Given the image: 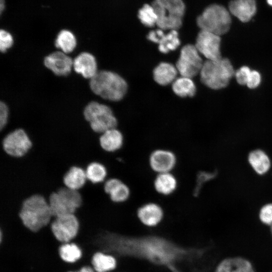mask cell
Returning <instances> with one entry per match:
<instances>
[{"mask_svg": "<svg viewBox=\"0 0 272 272\" xmlns=\"http://www.w3.org/2000/svg\"><path fill=\"white\" fill-rule=\"evenodd\" d=\"M96 252L113 255H129L163 265L173 272H179L174 264L189 255V250L178 247L162 238L154 236L128 237L104 230L93 238Z\"/></svg>", "mask_w": 272, "mask_h": 272, "instance_id": "1", "label": "cell"}, {"mask_svg": "<svg viewBox=\"0 0 272 272\" xmlns=\"http://www.w3.org/2000/svg\"><path fill=\"white\" fill-rule=\"evenodd\" d=\"M19 215L23 225L33 232L48 225L53 218L47 200L40 194L26 198Z\"/></svg>", "mask_w": 272, "mask_h": 272, "instance_id": "2", "label": "cell"}, {"mask_svg": "<svg viewBox=\"0 0 272 272\" xmlns=\"http://www.w3.org/2000/svg\"><path fill=\"white\" fill-rule=\"evenodd\" d=\"M90 87L95 94L113 101L121 100L127 88L126 83L120 76L107 71H98L90 79Z\"/></svg>", "mask_w": 272, "mask_h": 272, "instance_id": "3", "label": "cell"}, {"mask_svg": "<svg viewBox=\"0 0 272 272\" xmlns=\"http://www.w3.org/2000/svg\"><path fill=\"white\" fill-rule=\"evenodd\" d=\"M230 60L226 58L207 60L199 73L202 83L209 88L218 90L225 88L234 75Z\"/></svg>", "mask_w": 272, "mask_h": 272, "instance_id": "4", "label": "cell"}, {"mask_svg": "<svg viewBox=\"0 0 272 272\" xmlns=\"http://www.w3.org/2000/svg\"><path fill=\"white\" fill-rule=\"evenodd\" d=\"M158 16L157 26L163 30H177L185 13L183 0H153L151 3Z\"/></svg>", "mask_w": 272, "mask_h": 272, "instance_id": "5", "label": "cell"}, {"mask_svg": "<svg viewBox=\"0 0 272 272\" xmlns=\"http://www.w3.org/2000/svg\"><path fill=\"white\" fill-rule=\"evenodd\" d=\"M196 23L201 30L221 36L229 31L231 19L229 12L224 7L213 4L198 16Z\"/></svg>", "mask_w": 272, "mask_h": 272, "instance_id": "6", "label": "cell"}, {"mask_svg": "<svg viewBox=\"0 0 272 272\" xmlns=\"http://www.w3.org/2000/svg\"><path fill=\"white\" fill-rule=\"evenodd\" d=\"M84 116L91 129L99 134L116 127L117 125V119L110 107L97 102H91L86 106Z\"/></svg>", "mask_w": 272, "mask_h": 272, "instance_id": "7", "label": "cell"}, {"mask_svg": "<svg viewBox=\"0 0 272 272\" xmlns=\"http://www.w3.org/2000/svg\"><path fill=\"white\" fill-rule=\"evenodd\" d=\"M53 218L75 214L82 203V195L79 190L63 186L52 193L47 200Z\"/></svg>", "mask_w": 272, "mask_h": 272, "instance_id": "8", "label": "cell"}, {"mask_svg": "<svg viewBox=\"0 0 272 272\" xmlns=\"http://www.w3.org/2000/svg\"><path fill=\"white\" fill-rule=\"evenodd\" d=\"M4 152L9 156L20 158L26 155L32 143L26 131L22 128L9 132L0 142Z\"/></svg>", "mask_w": 272, "mask_h": 272, "instance_id": "9", "label": "cell"}, {"mask_svg": "<svg viewBox=\"0 0 272 272\" xmlns=\"http://www.w3.org/2000/svg\"><path fill=\"white\" fill-rule=\"evenodd\" d=\"M55 238L61 243L72 242L78 235L80 223L75 214L53 217L49 224Z\"/></svg>", "mask_w": 272, "mask_h": 272, "instance_id": "10", "label": "cell"}, {"mask_svg": "<svg viewBox=\"0 0 272 272\" xmlns=\"http://www.w3.org/2000/svg\"><path fill=\"white\" fill-rule=\"evenodd\" d=\"M203 63L195 45L187 44L181 49L176 67L181 76L192 78L200 73Z\"/></svg>", "mask_w": 272, "mask_h": 272, "instance_id": "11", "label": "cell"}, {"mask_svg": "<svg viewBox=\"0 0 272 272\" xmlns=\"http://www.w3.org/2000/svg\"><path fill=\"white\" fill-rule=\"evenodd\" d=\"M220 43V36L200 30L194 45L199 53L207 60H216L222 58Z\"/></svg>", "mask_w": 272, "mask_h": 272, "instance_id": "12", "label": "cell"}, {"mask_svg": "<svg viewBox=\"0 0 272 272\" xmlns=\"http://www.w3.org/2000/svg\"><path fill=\"white\" fill-rule=\"evenodd\" d=\"M149 165L156 174L171 172L175 168L177 159L171 150L159 148L154 150L149 157Z\"/></svg>", "mask_w": 272, "mask_h": 272, "instance_id": "13", "label": "cell"}, {"mask_svg": "<svg viewBox=\"0 0 272 272\" xmlns=\"http://www.w3.org/2000/svg\"><path fill=\"white\" fill-rule=\"evenodd\" d=\"M103 186L104 192L114 204L124 203L130 197L131 191L129 187L117 177L108 178L103 183Z\"/></svg>", "mask_w": 272, "mask_h": 272, "instance_id": "14", "label": "cell"}, {"mask_svg": "<svg viewBox=\"0 0 272 272\" xmlns=\"http://www.w3.org/2000/svg\"><path fill=\"white\" fill-rule=\"evenodd\" d=\"M44 63L47 69L59 76L68 75L73 67L72 58L61 51L54 52L46 56Z\"/></svg>", "mask_w": 272, "mask_h": 272, "instance_id": "15", "label": "cell"}, {"mask_svg": "<svg viewBox=\"0 0 272 272\" xmlns=\"http://www.w3.org/2000/svg\"><path fill=\"white\" fill-rule=\"evenodd\" d=\"M164 31L160 28L151 31L147 38L150 41L158 43L159 50L166 53L175 50L179 46L180 41L177 30H170L167 33H165Z\"/></svg>", "mask_w": 272, "mask_h": 272, "instance_id": "16", "label": "cell"}, {"mask_svg": "<svg viewBox=\"0 0 272 272\" xmlns=\"http://www.w3.org/2000/svg\"><path fill=\"white\" fill-rule=\"evenodd\" d=\"M138 219L144 225L153 227L161 222L164 217V211L159 203L148 202L142 205L137 210Z\"/></svg>", "mask_w": 272, "mask_h": 272, "instance_id": "17", "label": "cell"}, {"mask_svg": "<svg viewBox=\"0 0 272 272\" xmlns=\"http://www.w3.org/2000/svg\"><path fill=\"white\" fill-rule=\"evenodd\" d=\"M75 71L86 79H91L98 72L95 57L91 53L83 52L73 60Z\"/></svg>", "mask_w": 272, "mask_h": 272, "instance_id": "18", "label": "cell"}, {"mask_svg": "<svg viewBox=\"0 0 272 272\" xmlns=\"http://www.w3.org/2000/svg\"><path fill=\"white\" fill-rule=\"evenodd\" d=\"M99 142L101 149L108 153H116L124 145V137L116 127L106 130L99 135Z\"/></svg>", "mask_w": 272, "mask_h": 272, "instance_id": "19", "label": "cell"}, {"mask_svg": "<svg viewBox=\"0 0 272 272\" xmlns=\"http://www.w3.org/2000/svg\"><path fill=\"white\" fill-rule=\"evenodd\" d=\"M230 12L243 22L249 21L255 15V0H233L229 5Z\"/></svg>", "mask_w": 272, "mask_h": 272, "instance_id": "20", "label": "cell"}, {"mask_svg": "<svg viewBox=\"0 0 272 272\" xmlns=\"http://www.w3.org/2000/svg\"><path fill=\"white\" fill-rule=\"evenodd\" d=\"M153 187L158 194L169 196L177 189L178 180L172 172L157 174L153 181Z\"/></svg>", "mask_w": 272, "mask_h": 272, "instance_id": "21", "label": "cell"}, {"mask_svg": "<svg viewBox=\"0 0 272 272\" xmlns=\"http://www.w3.org/2000/svg\"><path fill=\"white\" fill-rule=\"evenodd\" d=\"M87 181L85 170L79 166L71 167L63 177L64 185L73 190H79Z\"/></svg>", "mask_w": 272, "mask_h": 272, "instance_id": "22", "label": "cell"}, {"mask_svg": "<svg viewBox=\"0 0 272 272\" xmlns=\"http://www.w3.org/2000/svg\"><path fill=\"white\" fill-rule=\"evenodd\" d=\"M215 272H254L249 261L241 257H232L222 260Z\"/></svg>", "mask_w": 272, "mask_h": 272, "instance_id": "23", "label": "cell"}, {"mask_svg": "<svg viewBox=\"0 0 272 272\" xmlns=\"http://www.w3.org/2000/svg\"><path fill=\"white\" fill-rule=\"evenodd\" d=\"M178 72L176 66L167 62L160 63L154 69L153 76L155 81L161 85H167L173 83Z\"/></svg>", "mask_w": 272, "mask_h": 272, "instance_id": "24", "label": "cell"}, {"mask_svg": "<svg viewBox=\"0 0 272 272\" xmlns=\"http://www.w3.org/2000/svg\"><path fill=\"white\" fill-rule=\"evenodd\" d=\"M91 264L95 272H110L116 268V260L112 255L98 251L93 255Z\"/></svg>", "mask_w": 272, "mask_h": 272, "instance_id": "25", "label": "cell"}, {"mask_svg": "<svg viewBox=\"0 0 272 272\" xmlns=\"http://www.w3.org/2000/svg\"><path fill=\"white\" fill-rule=\"evenodd\" d=\"M87 180L93 184H101L108 178V170L103 164L99 162L89 163L85 169Z\"/></svg>", "mask_w": 272, "mask_h": 272, "instance_id": "26", "label": "cell"}, {"mask_svg": "<svg viewBox=\"0 0 272 272\" xmlns=\"http://www.w3.org/2000/svg\"><path fill=\"white\" fill-rule=\"evenodd\" d=\"M248 160L253 169L259 174L266 173L269 169L270 163L267 155L260 150L251 152Z\"/></svg>", "mask_w": 272, "mask_h": 272, "instance_id": "27", "label": "cell"}, {"mask_svg": "<svg viewBox=\"0 0 272 272\" xmlns=\"http://www.w3.org/2000/svg\"><path fill=\"white\" fill-rule=\"evenodd\" d=\"M173 92L182 97H192L196 92L195 85L191 78L181 76L176 78L172 83Z\"/></svg>", "mask_w": 272, "mask_h": 272, "instance_id": "28", "label": "cell"}, {"mask_svg": "<svg viewBox=\"0 0 272 272\" xmlns=\"http://www.w3.org/2000/svg\"><path fill=\"white\" fill-rule=\"evenodd\" d=\"M58 253L63 261L70 263L76 262L82 256L80 247L73 242L62 243L59 247Z\"/></svg>", "mask_w": 272, "mask_h": 272, "instance_id": "29", "label": "cell"}, {"mask_svg": "<svg viewBox=\"0 0 272 272\" xmlns=\"http://www.w3.org/2000/svg\"><path fill=\"white\" fill-rule=\"evenodd\" d=\"M55 45L66 54L71 53L76 47V38L70 31L62 30L57 34L55 41Z\"/></svg>", "mask_w": 272, "mask_h": 272, "instance_id": "30", "label": "cell"}, {"mask_svg": "<svg viewBox=\"0 0 272 272\" xmlns=\"http://www.w3.org/2000/svg\"><path fill=\"white\" fill-rule=\"evenodd\" d=\"M138 17L144 26L153 27L157 25L158 16L152 5L145 4L139 10Z\"/></svg>", "mask_w": 272, "mask_h": 272, "instance_id": "31", "label": "cell"}, {"mask_svg": "<svg viewBox=\"0 0 272 272\" xmlns=\"http://www.w3.org/2000/svg\"><path fill=\"white\" fill-rule=\"evenodd\" d=\"M215 176V173L199 172L196 175L195 185L193 190L194 195H198L204 183L213 179Z\"/></svg>", "mask_w": 272, "mask_h": 272, "instance_id": "32", "label": "cell"}, {"mask_svg": "<svg viewBox=\"0 0 272 272\" xmlns=\"http://www.w3.org/2000/svg\"><path fill=\"white\" fill-rule=\"evenodd\" d=\"M13 38L12 35L5 30L0 31V50L2 52H5L13 44Z\"/></svg>", "mask_w": 272, "mask_h": 272, "instance_id": "33", "label": "cell"}, {"mask_svg": "<svg viewBox=\"0 0 272 272\" xmlns=\"http://www.w3.org/2000/svg\"><path fill=\"white\" fill-rule=\"evenodd\" d=\"M251 70L247 66H243L235 72L234 76L238 84L246 85Z\"/></svg>", "mask_w": 272, "mask_h": 272, "instance_id": "34", "label": "cell"}, {"mask_svg": "<svg viewBox=\"0 0 272 272\" xmlns=\"http://www.w3.org/2000/svg\"><path fill=\"white\" fill-rule=\"evenodd\" d=\"M259 218L264 224L272 225V204L266 205L261 209Z\"/></svg>", "mask_w": 272, "mask_h": 272, "instance_id": "35", "label": "cell"}, {"mask_svg": "<svg viewBox=\"0 0 272 272\" xmlns=\"http://www.w3.org/2000/svg\"><path fill=\"white\" fill-rule=\"evenodd\" d=\"M9 109L5 103H0V131L6 128L8 124Z\"/></svg>", "mask_w": 272, "mask_h": 272, "instance_id": "36", "label": "cell"}, {"mask_svg": "<svg viewBox=\"0 0 272 272\" xmlns=\"http://www.w3.org/2000/svg\"><path fill=\"white\" fill-rule=\"evenodd\" d=\"M261 82L260 74L256 71H251L246 86L250 89L257 87Z\"/></svg>", "mask_w": 272, "mask_h": 272, "instance_id": "37", "label": "cell"}, {"mask_svg": "<svg viewBox=\"0 0 272 272\" xmlns=\"http://www.w3.org/2000/svg\"><path fill=\"white\" fill-rule=\"evenodd\" d=\"M68 272H95V271L92 266L86 265L82 267L79 270Z\"/></svg>", "mask_w": 272, "mask_h": 272, "instance_id": "38", "label": "cell"}, {"mask_svg": "<svg viewBox=\"0 0 272 272\" xmlns=\"http://www.w3.org/2000/svg\"><path fill=\"white\" fill-rule=\"evenodd\" d=\"M5 7V0H0V10L1 14L2 13L3 10H4Z\"/></svg>", "mask_w": 272, "mask_h": 272, "instance_id": "39", "label": "cell"}, {"mask_svg": "<svg viewBox=\"0 0 272 272\" xmlns=\"http://www.w3.org/2000/svg\"><path fill=\"white\" fill-rule=\"evenodd\" d=\"M267 3L272 6V0H267Z\"/></svg>", "mask_w": 272, "mask_h": 272, "instance_id": "40", "label": "cell"}, {"mask_svg": "<svg viewBox=\"0 0 272 272\" xmlns=\"http://www.w3.org/2000/svg\"><path fill=\"white\" fill-rule=\"evenodd\" d=\"M271 233H272V225H271Z\"/></svg>", "mask_w": 272, "mask_h": 272, "instance_id": "41", "label": "cell"}]
</instances>
